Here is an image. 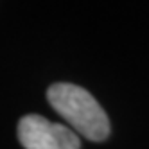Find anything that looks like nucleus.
Returning <instances> with one entry per match:
<instances>
[{"label": "nucleus", "mask_w": 149, "mask_h": 149, "mask_svg": "<svg viewBox=\"0 0 149 149\" xmlns=\"http://www.w3.org/2000/svg\"><path fill=\"white\" fill-rule=\"evenodd\" d=\"M47 99L52 108L84 138L104 142L110 136L111 126L108 115L88 90L72 83H54L47 90Z\"/></svg>", "instance_id": "f257e3e1"}, {"label": "nucleus", "mask_w": 149, "mask_h": 149, "mask_svg": "<svg viewBox=\"0 0 149 149\" xmlns=\"http://www.w3.org/2000/svg\"><path fill=\"white\" fill-rule=\"evenodd\" d=\"M18 140L25 149H81L79 136L72 130L36 113L20 119Z\"/></svg>", "instance_id": "f03ea898"}]
</instances>
